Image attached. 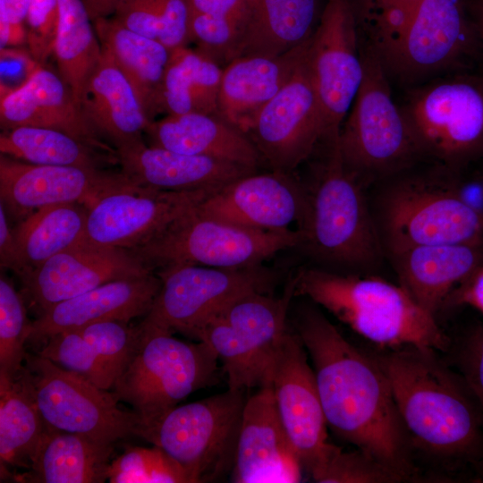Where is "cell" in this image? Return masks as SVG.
<instances>
[{
	"instance_id": "484cf974",
	"label": "cell",
	"mask_w": 483,
	"mask_h": 483,
	"mask_svg": "<svg viewBox=\"0 0 483 483\" xmlns=\"http://www.w3.org/2000/svg\"><path fill=\"white\" fill-rule=\"evenodd\" d=\"M116 157L131 182L167 191L220 188L256 172L221 159L147 146L143 140L117 148Z\"/></svg>"
},
{
	"instance_id": "8fae6325",
	"label": "cell",
	"mask_w": 483,
	"mask_h": 483,
	"mask_svg": "<svg viewBox=\"0 0 483 483\" xmlns=\"http://www.w3.org/2000/svg\"><path fill=\"white\" fill-rule=\"evenodd\" d=\"M300 240L297 230H253L205 216L196 207L131 250L155 272L182 265L234 268L260 265L298 247Z\"/></svg>"
},
{
	"instance_id": "44dd1931",
	"label": "cell",
	"mask_w": 483,
	"mask_h": 483,
	"mask_svg": "<svg viewBox=\"0 0 483 483\" xmlns=\"http://www.w3.org/2000/svg\"><path fill=\"white\" fill-rule=\"evenodd\" d=\"M305 184L291 173H250L228 182L197 207L208 216L259 231H280L301 220Z\"/></svg>"
},
{
	"instance_id": "db71d44e",
	"label": "cell",
	"mask_w": 483,
	"mask_h": 483,
	"mask_svg": "<svg viewBox=\"0 0 483 483\" xmlns=\"http://www.w3.org/2000/svg\"><path fill=\"white\" fill-rule=\"evenodd\" d=\"M91 21L114 14L122 0H82Z\"/></svg>"
},
{
	"instance_id": "9a60e30c",
	"label": "cell",
	"mask_w": 483,
	"mask_h": 483,
	"mask_svg": "<svg viewBox=\"0 0 483 483\" xmlns=\"http://www.w3.org/2000/svg\"><path fill=\"white\" fill-rule=\"evenodd\" d=\"M324 140L338 138L363 78L357 24L350 0H327L308 47Z\"/></svg>"
},
{
	"instance_id": "4dcf8cb0",
	"label": "cell",
	"mask_w": 483,
	"mask_h": 483,
	"mask_svg": "<svg viewBox=\"0 0 483 483\" xmlns=\"http://www.w3.org/2000/svg\"><path fill=\"white\" fill-rule=\"evenodd\" d=\"M106 50L132 86L148 118L163 111L162 91L171 50L162 43L137 34L113 18L92 21Z\"/></svg>"
},
{
	"instance_id": "7402d4cb",
	"label": "cell",
	"mask_w": 483,
	"mask_h": 483,
	"mask_svg": "<svg viewBox=\"0 0 483 483\" xmlns=\"http://www.w3.org/2000/svg\"><path fill=\"white\" fill-rule=\"evenodd\" d=\"M302 466L279 417L271 386L247 398L232 480L237 483H292Z\"/></svg>"
},
{
	"instance_id": "5bb4252c",
	"label": "cell",
	"mask_w": 483,
	"mask_h": 483,
	"mask_svg": "<svg viewBox=\"0 0 483 483\" xmlns=\"http://www.w3.org/2000/svg\"><path fill=\"white\" fill-rule=\"evenodd\" d=\"M156 273L162 285L142 321L188 335L240 296L272 293L278 279L261 265L234 268L182 265Z\"/></svg>"
},
{
	"instance_id": "f1b7e54d",
	"label": "cell",
	"mask_w": 483,
	"mask_h": 483,
	"mask_svg": "<svg viewBox=\"0 0 483 483\" xmlns=\"http://www.w3.org/2000/svg\"><path fill=\"white\" fill-rule=\"evenodd\" d=\"M153 146L221 159L256 170L262 157L250 138L216 114L191 112L152 121L145 131Z\"/></svg>"
},
{
	"instance_id": "d6a6232c",
	"label": "cell",
	"mask_w": 483,
	"mask_h": 483,
	"mask_svg": "<svg viewBox=\"0 0 483 483\" xmlns=\"http://www.w3.org/2000/svg\"><path fill=\"white\" fill-rule=\"evenodd\" d=\"M87 217L88 208L79 203L45 207L26 216L13 230L25 269L21 276L55 255L86 242Z\"/></svg>"
},
{
	"instance_id": "ba28073f",
	"label": "cell",
	"mask_w": 483,
	"mask_h": 483,
	"mask_svg": "<svg viewBox=\"0 0 483 483\" xmlns=\"http://www.w3.org/2000/svg\"><path fill=\"white\" fill-rule=\"evenodd\" d=\"M294 297L292 276L282 296L260 292L242 295L191 335L216 353L227 376L228 388L270 386L274 360L289 329L287 317Z\"/></svg>"
},
{
	"instance_id": "ee69618b",
	"label": "cell",
	"mask_w": 483,
	"mask_h": 483,
	"mask_svg": "<svg viewBox=\"0 0 483 483\" xmlns=\"http://www.w3.org/2000/svg\"><path fill=\"white\" fill-rule=\"evenodd\" d=\"M246 15L219 16L190 11V38L199 51L217 63L227 64Z\"/></svg>"
},
{
	"instance_id": "6da1fadb",
	"label": "cell",
	"mask_w": 483,
	"mask_h": 483,
	"mask_svg": "<svg viewBox=\"0 0 483 483\" xmlns=\"http://www.w3.org/2000/svg\"><path fill=\"white\" fill-rule=\"evenodd\" d=\"M293 325L312 361L327 427L402 480L412 479L411 440L377 358L349 342L311 305L299 309Z\"/></svg>"
},
{
	"instance_id": "f6af8a7d",
	"label": "cell",
	"mask_w": 483,
	"mask_h": 483,
	"mask_svg": "<svg viewBox=\"0 0 483 483\" xmlns=\"http://www.w3.org/2000/svg\"><path fill=\"white\" fill-rule=\"evenodd\" d=\"M58 0H30L26 19L27 44L42 65L54 55L58 25Z\"/></svg>"
},
{
	"instance_id": "d590c367",
	"label": "cell",
	"mask_w": 483,
	"mask_h": 483,
	"mask_svg": "<svg viewBox=\"0 0 483 483\" xmlns=\"http://www.w3.org/2000/svg\"><path fill=\"white\" fill-rule=\"evenodd\" d=\"M58 6L54 55L58 73L80 107L84 87L100 59L102 47L82 0H58Z\"/></svg>"
},
{
	"instance_id": "b9f144b4",
	"label": "cell",
	"mask_w": 483,
	"mask_h": 483,
	"mask_svg": "<svg viewBox=\"0 0 483 483\" xmlns=\"http://www.w3.org/2000/svg\"><path fill=\"white\" fill-rule=\"evenodd\" d=\"M320 483H394L402 479L366 453L332 445L309 472Z\"/></svg>"
},
{
	"instance_id": "52a82bcc",
	"label": "cell",
	"mask_w": 483,
	"mask_h": 483,
	"mask_svg": "<svg viewBox=\"0 0 483 483\" xmlns=\"http://www.w3.org/2000/svg\"><path fill=\"white\" fill-rule=\"evenodd\" d=\"M413 175L389 185L379 202L377 227L387 252L428 244L483 243V210L454 179Z\"/></svg>"
},
{
	"instance_id": "816d5d0a",
	"label": "cell",
	"mask_w": 483,
	"mask_h": 483,
	"mask_svg": "<svg viewBox=\"0 0 483 483\" xmlns=\"http://www.w3.org/2000/svg\"><path fill=\"white\" fill-rule=\"evenodd\" d=\"M30 0H0L11 23L9 47H21L27 43L26 19Z\"/></svg>"
},
{
	"instance_id": "bcb514c9",
	"label": "cell",
	"mask_w": 483,
	"mask_h": 483,
	"mask_svg": "<svg viewBox=\"0 0 483 483\" xmlns=\"http://www.w3.org/2000/svg\"><path fill=\"white\" fill-rule=\"evenodd\" d=\"M455 362L483 414V323L463 335L456 348Z\"/></svg>"
},
{
	"instance_id": "f35d334b",
	"label": "cell",
	"mask_w": 483,
	"mask_h": 483,
	"mask_svg": "<svg viewBox=\"0 0 483 483\" xmlns=\"http://www.w3.org/2000/svg\"><path fill=\"white\" fill-rule=\"evenodd\" d=\"M30 321L20 293L5 276L0 278V375L17 376L27 355Z\"/></svg>"
},
{
	"instance_id": "d6986e66",
	"label": "cell",
	"mask_w": 483,
	"mask_h": 483,
	"mask_svg": "<svg viewBox=\"0 0 483 483\" xmlns=\"http://www.w3.org/2000/svg\"><path fill=\"white\" fill-rule=\"evenodd\" d=\"M129 182L123 173L97 167L34 165L0 157L1 202L17 218L57 204L79 203L89 208L104 193Z\"/></svg>"
},
{
	"instance_id": "277c9868",
	"label": "cell",
	"mask_w": 483,
	"mask_h": 483,
	"mask_svg": "<svg viewBox=\"0 0 483 483\" xmlns=\"http://www.w3.org/2000/svg\"><path fill=\"white\" fill-rule=\"evenodd\" d=\"M327 143L326 157L305 184L307 201L298 223V248L320 267L361 274L378 263L384 247L364 187L343 162L338 138Z\"/></svg>"
},
{
	"instance_id": "7a4b0ae2",
	"label": "cell",
	"mask_w": 483,
	"mask_h": 483,
	"mask_svg": "<svg viewBox=\"0 0 483 483\" xmlns=\"http://www.w3.org/2000/svg\"><path fill=\"white\" fill-rule=\"evenodd\" d=\"M411 443L436 457L472 463L483 456V414L459 373L436 351L405 346L377 357Z\"/></svg>"
},
{
	"instance_id": "836d02e7",
	"label": "cell",
	"mask_w": 483,
	"mask_h": 483,
	"mask_svg": "<svg viewBox=\"0 0 483 483\" xmlns=\"http://www.w3.org/2000/svg\"><path fill=\"white\" fill-rule=\"evenodd\" d=\"M222 76L218 63L199 50L188 46L171 50L162 91L163 111L216 114Z\"/></svg>"
},
{
	"instance_id": "f546056e",
	"label": "cell",
	"mask_w": 483,
	"mask_h": 483,
	"mask_svg": "<svg viewBox=\"0 0 483 483\" xmlns=\"http://www.w3.org/2000/svg\"><path fill=\"white\" fill-rule=\"evenodd\" d=\"M316 13L317 0H250L227 64L242 57L274 58L299 47L312 36Z\"/></svg>"
},
{
	"instance_id": "5b68a950",
	"label": "cell",
	"mask_w": 483,
	"mask_h": 483,
	"mask_svg": "<svg viewBox=\"0 0 483 483\" xmlns=\"http://www.w3.org/2000/svg\"><path fill=\"white\" fill-rule=\"evenodd\" d=\"M361 55L363 78L338 146L344 165L364 187L409 168L422 153L375 53L368 47Z\"/></svg>"
},
{
	"instance_id": "1f68e13d",
	"label": "cell",
	"mask_w": 483,
	"mask_h": 483,
	"mask_svg": "<svg viewBox=\"0 0 483 483\" xmlns=\"http://www.w3.org/2000/svg\"><path fill=\"white\" fill-rule=\"evenodd\" d=\"M114 445L47 427L29 471L14 479L30 483L105 482Z\"/></svg>"
},
{
	"instance_id": "11a10c76",
	"label": "cell",
	"mask_w": 483,
	"mask_h": 483,
	"mask_svg": "<svg viewBox=\"0 0 483 483\" xmlns=\"http://www.w3.org/2000/svg\"><path fill=\"white\" fill-rule=\"evenodd\" d=\"M471 13V25L475 36L483 47V0H479L473 4Z\"/></svg>"
},
{
	"instance_id": "9f6ffc18",
	"label": "cell",
	"mask_w": 483,
	"mask_h": 483,
	"mask_svg": "<svg viewBox=\"0 0 483 483\" xmlns=\"http://www.w3.org/2000/svg\"><path fill=\"white\" fill-rule=\"evenodd\" d=\"M471 467L474 471L473 481L483 482V456L474 461L471 463Z\"/></svg>"
},
{
	"instance_id": "f5cc1de1",
	"label": "cell",
	"mask_w": 483,
	"mask_h": 483,
	"mask_svg": "<svg viewBox=\"0 0 483 483\" xmlns=\"http://www.w3.org/2000/svg\"><path fill=\"white\" fill-rule=\"evenodd\" d=\"M250 0H187L191 12L219 16L246 15Z\"/></svg>"
},
{
	"instance_id": "ffe728a7",
	"label": "cell",
	"mask_w": 483,
	"mask_h": 483,
	"mask_svg": "<svg viewBox=\"0 0 483 483\" xmlns=\"http://www.w3.org/2000/svg\"><path fill=\"white\" fill-rule=\"evenodd\" d=\"M131 250L83 242L30 270L21 280L41 312L110 281L153 273Z\"/></svg>"
},
{
	"instance_id": "e575fe53",
	"label": "cell",
	"mask_w": 483,
	"mask_h": 483,
	"mask_svg": "<svg viewBox=\"0 0 483 483\" xmlns=\"http://www.w3.org/2000/svg\"><path fill=\"white\" fill-rule=\"evenodd\" d=\"M22 369L13 377L0 375V460L4 468L29 469L47 428Z\"/></svg>"
},
{
	"instance_id": "60d3db41",
	"label": "cell",
	"mask_w": 483,
	"mask_h": 483,
	"mask_svg": "<svg viewBox=\"0 0 483 483\" xmlns=\"http://www.w3.org/2000/svg\"><path fill=\"white\" fill-rule=\"evenodd\" d=\"M37 353L102 389L109 390L114 385L113 375L76 329L62 331L48 337Z\"/></svg>"
},
{
	"instance_id": "d4e9b609",
	"label": "cell",
	"mask_w": 483,
	"mask_h": 483,
	"mask_svg": "<svg viewBox=\"0 0 483 483\" xmlns=\"http://www.w3.org/2000/svg\"><path fill=\"white\" fill-rule=\"evenodd\" d=\"M1 128L42 127L65 132L95 149L113 150L98 138L59 73L39 66L19 90L0 98Z\"/></svg>"
},
{
	"instance_id": "7bdbcfd3",
	"label": "cell",
	"mask_w": 483,
	"mask_h": 483,
	"mask_svg": "<svg viewBox=\"0 0 483 483\" xmlns=\"http://www.w3.org/2000/svg\"><path fill=\"white\" fill-rule=\"evenodd\" d=\"M76 330L92 346L115 380L133 358L142 333L140 324L131 326L122 320L98 321Z\"/></svg>"
},
{
	"instance_id": "4fadbf2b",
	"label": "cell",
	"mask_w": 483,
	"mask_h": 483,
	"mask_svg": "<svg viewBox=\"0 0 483 483\" xmlns=\"http://www.w3.org/2000/svg\"><path fill=\"white\" fill-rule=\"evenodd\" d=\"M24 363L23 374L48 428L106 444L139 436L140 417L121 409L113 393L38 353L27 352Z\"/></svg>"
},
{
	"instance_id": "8d00e7d4",
	"label": "cell",
	"mask_w": 483,
	"mask_h": 483,
	"mask_svg": "<svg viewBox=\"0 0 483 483\" xmlns=\"http://www.w3.org/2000/svg\"><path fill=\"white\" fill-rule=\"evenodd\" d=\"M95 148L57 130L21 126L0 134L1 154L44 165L97 167Z\"/></svg>"
},
{
	"instance_id": "f907efd6",
	"label": "cell",
	"mask_w": 483,
	"mask_h": 483,
	"mask_svg": "<svg viewBox=\"0 0 483 483\" xmlns=\"http://www.w3.org/2000/svg\"><path fill=\"white\" fill-rule=\"evenodd\" d=\"M470 306L483 314V265L451 295L446 307Z\"/></svg>"
},
{
	"instance_id": "4316f807",
	"label": "cell",
	"mask_w": 483,
	"mask_h": 483,
	"mask_svg": "<svg viewBox=\"0 0 483 483\" xmlns=\"http://www.w3.org/2000/svg\"><path fill=\"white\" fill-rule=\"evenodd\" d=\"M309 40L277 57H242L228 63L216 114L247 135L262 109L295 73Z\"/></svg>"
},
{
	"instance_id": "2e32d148",
	"label": "cell",
	"mask_w": 483,
	"mask_h": 483,
	"mask_svg": "<svg viewBox=\"0 0 483 483\" xmlns=\"http://www.w3.org/2000/svg\"><path fill=\"white\" fill-rule=\"evenodd\" d=\"M220 188L167 191L131 182L104 193L88 208L86 242L138 248Z\"/></svg>"
},
{
	"instance_id": "ab89813d",
	"label": "cell",
	"mask_w": 483,
	"mask_h": 483,
	"mask_svg": "<svg viewBox=\"0 0 483 483\" xmlns=\"http://www.w3.org/2000/svg\"><path fill=\"white\" fill-rule=\"evenodd\" d=\"M107 479L111 483H190L181 466L157 445L125 449L110 462Z\"/></svg>"
},
{
	"instance_id": "8992f818",
	"label": "cell",
	"mask_w": 483,
	"mask_h": 483,
	"mask_svg": "<svg viewBox=\"0 0 483 483\" xmlns=\"http://www.w3.org/2000/svg\"><path fill=\"white\" fill-rule=\"evenodd\" d=\"M138 349L116 378L113 394L131 404L141 432L157 423L193 392L215 385L217 356L205 343H186L143 321Z\"/></svg>"
},
{
	"instance_id": "681fc988",
	"label": "cell",
	"mask_w": 483,
	"mask_h": 483,
	"mask_svg": "<svg viewBox=\"0 0 483 483\" xmlns=\"http://www.w3.org/2000/svg\"><path fill=\"white\" fill-rule=\"evenodd\" d=\"M0 263L1 267L12 269L21 276L24 266L13 230L9 227L5 208L0 203Z\"/></svg>"
},
{
	"instance_id": "ac0fdd59",
	"label": "cell",
	"mask_w": 483,
	"mask_h": 483,
	"mask_svg": "<svg viewBox=\"0 0 483 483\" xmlns=\"http://www.w3.org/2000/svg\"><path fill=\"white\" fill-rule=\"evenodd\" d=\"M270 386L288 438L302 468L310 472L330 443L314 369L293 329L289 328L281 342Z\"/></svg>"
},
{
	"instance_id": "9c48e42d",
	"label": "cell",
	"mask_w": 483,
	"mask_h": 483,
	"mask_svg": "<svg viewBox=\"0 0 483 483\" xmlns=\"http://www.w3.org/2000/svg\"><path fill=\"white\" fill-rule=\"evenodd\" d=\"M369 37L388 79L406 84L431 80L457 65L477 39L456 0H424L369 29Z\"/></svg>"
},
{
	"instance_id": "83f0119b",
	"label": "cell",
	"mask_w": 483,
	"mask_h": 483,
	"mask_svg": "<svg viewBox=\"0 0 483 483\" xmlns=\"http://www.w3.org/2000/svg\"><path fill=\"white\" fill-rule=\"evenodd\" d=\"M80 108L94 130L116 148L141 140L152 122L132 86L104 49L84 87Z\"/></svg>"
},
{
	"instance_id": "3957f363",
	"label": "cell",
	"mask_w": 483,
	"mask_h": 483,
	"mask_svg": "<svg viewBox=\"0 0 483 483\" xmlns=\"http://www.w3.org/2000/svg\"><path fill=\"white\" fill-rule=\"evenodd\" d=\"M294 295L318 305L379 346L448 351L451 340L436 317L399 284L362 274L304 267L292 276Z\"/></svg>"
},
{
	"instance_id": "e0dca14e",
	"label": "cell",
	"mask_w": 483,
	"mask_h": 483,
	"mask_svg": "<svg viewBox=\"0 0 483 483\" xmlns=\"http://www.w3.org/2000/svg\"><path fill=\"white\" fill-rule=\"evenodd\" d=\"M247 136L272 170L288 173L324 140L322 114L307 54L288 83L259 113Z\"/></svg>"
},
{
	"instance_id": "c3c4849f",
	"label": "cell",
	"mask_w": 483,
	"mask_h": 483,
	"mask_svg": "<svg viewBox=\"0 0 483 483\" xmlns=\"http://www.w3.org/2000/svg\"><path fill=\"white\" fill-rule=\"evenodd\" d=\"M424 0H362L369 27L402 16Z\"/></svg>"
},
{
	"instance_id": "603a6c76",
	"label": "cell",
	"mask_w": 483,
	"mask_h": 483,
	"mask_svg": "<svg viewBox=\"0 0 483 483\" xmlns=\"http://www.w3.org/2000/svg\"><path fill=\"white\" fill-rule=\"evenodd\" d=\"M161 285L162 281L156 272L103 284L41 312L30 323L28 342L39 344L53 335L95 322H129L146 316Z\"/></svg>"
},
{
	"instance_id": "30bf717a",
	"label": "cell",
	"mask_w": 483,
	"mask_h": 483,
	"mask_svg": "<svg viewBox=\"0 0 483 483\" xmlns=\"http://www.w3.org/2000/svg\"><path fill=\"white\" fill-rule=\"evenodd\" d=\"M245 389L176 406L140 436L160 447L185 471L190 483L211 482L232 473Z\"/></svg>"
},
{
	"instance_id": "74e56055",
	"label": "cell",
	"mask_w": 483,
	"mask_h": 483,
	"mask_svg": "<svg viewBox=\"0 0 483 483\" xmlns=\"http://www.w3.org/2000/svg\"><path fill=\"white\" fill-rule=\"evenodd\" d=\"M114 18L128 30L170 50L187 47L191 41L187 0H123Z\"/></svg>"
},
{
	"instance_id": "7c38bea8",
	"label": "cell",
	"mask_w": 483,
	"mask_h": 483,
	"mask_svg": "<svg viewBox=\"0 0 483 483\" xmlns=\"http://www.w3.org/2000/svg\"><path fill=\"white\" fill-rule=\"evenodd\" d=\"M401 108L422 156L457 171L483 155V77L433 79Z\"/></svg>"
},
{
	"instance_id": "7dc6e473",
	"label": "cell",
	"mask_w": 483,
	"mask_h": 483,
	"mask_svg": "<svg viewBox=\"0 0 483 483\" xmlns=\"http://www.w3.org/2000/svg\"><path fill=\"white\" fill-rule=\"evenodd\" d=\"M41 65L30 50L20 47L0 49V98L24 87Z\"/></svg>"
},
{
	"instance_id": "cb8c5ba5",
	"label": "cell",
	"mask_w": 483,
	"mask_h": 483,
	"mask_svg": "<svg viewBox=\"0 0 483 483\" xmlns=\"http://www.w3.org/2000/svg\"><path fill=\"white\" fill-rule=\"evenodd\" d=\"M388 255L399 284L436 317L453 292L483 265V243L418 245Z\"/></svg>"
}]
</instances>
